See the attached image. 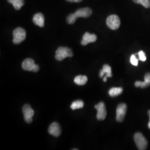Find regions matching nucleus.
I'll use <instances>...</instances> for the list:
<instances>
[{
	"instance_id": "nucleus-11",
	"label": "nucleus",
	"mask_w": 150,
	"mask_h": 150,
	"mask_svg": "<svg viewBox=\"0 0 150 150\" xmlns=\"http://www.w3.org/2000/svg\"><path fill=\"white\" fill-rule=\"evenodd\" d=\"M92 11L90 8L86 7L83 8H80L77 10L74 13L75 16L77 18L82 17V18H87L91 16Z\"/></svg>"
},
{
	"instance_id": "nucleus-1",
	"label": "nucleus",
	"mask_w": 150,
	"mask_h": 150,
	"mask_svg": "<svg viewBox=\"0 0 150 150\" xmlns=\"http://www.w3.org/2000/svg\"><path fill=\"white\" fill-rule=\"evenodd\" d=\"M73 52L70 48L64 47H59L56 51L55 59L57 61H61L66 57H72Z\"/></svg>"
},
{
	"instance_id": "nucleus-18",
	"label": "nucleus",
	"mask_w": 150,
	"mask_h": 150,
	"mask_svg": "<svg viewBox=\"0 0 150 150\" xmlns=\"http://www.w3.org/2000/svg\"><path fill=\"white\" fill-rule=\"evenodd\" d=\"M84 103L81 100H77L76 101L72 102V103L71 105V108L73 110H75L76 109H80L83 107Z\"/></svg>"
},
{
	"instance_id": "nucleus-7",
	"label": "nucleus",
	"mask_w": 150,
	"mask_h": 150,
	"mask_svg": "<svg viewBox=\"0 0 150 150\" xmlns=\"http://www.w3.org/2000/svg\"><path fill=\"white\" fill-rule=\"evenodd\" d=\"M22 111L25 122L27 123H31L32 122V117L35 113L32 107L28 104H26L23 106Z\"/></svg>"
},
{
	"instance_id": "nucleus-8",
	"label": "nucleus",
	"mask_w": 150,
	"mask_h": 150,
	"mask_svg": "<svg viewBox=\"0 0 150 150\" xmlns=\"http://www.w3.org/2000/svg\"><path fill=\"white\" fill-rule=\"evenodd\" d=\"M127 105L122 103L119 104L116 109V121L118 122H122L124 120L127 111Z\"/></svg>"
},
{
	"instance_id": "nucleus-14",
	"label": "nucleus",
	"mask_w": 150,
	"mask_h": 150,
	"mask_svg": "<svg viewBox=\"0 0 150 150\" xmlns=\"http://www.w3.org/2000/svg\"><path fill=\"white\" fill-rule=\"evenodd\" d=\"M105 74H106L107 77H111L112 76L111 67L108 64H104L103 66V69L102 70L100 71V77H103V75Z\"/></svg>"
},
{
	"instance_id": "nucleus-9",
	"label": "nucleus",
	"mask_w": 150,
	"mask_h": 150,
	"mask_svg": "<svg viewBox=\"0 0 150 150\" xmlns=\"http://www.w3.org/2000/svg\"><path fill=\"white\" fill-rule=\"evenodd\" d=\"M48 133L54 137H59L61 134V129L59 124L53 122L50 125L48 129Z\"/></svg>"
},
{
	"instance_id": "nucleus-19",
	"label": "nucleus",
	"mask_w": 150,
	"mask_h": 150,
	"mask_svg": "<svg viewBox=\"0 0 150 150\" xmlns=\"http://www.w3.org/2000/svg\"><path fill=\"white\" fill-rule=\"evenodd\" d=\"M133 1L136 4L142 5L145 8H149L150 7V0H133Z\"/></svg>"
},
{
	"instance_id": "nucleus-20",
	"label": "nucleus",
	"mask_w": 150,
	"mask_h": 150,
	"mask_svg": "<svg viewBox=\"0 0 150 150\" xmlns=\"http://www.w3.org/2000/svg\"><path fill=\"white\" fill-rule=\"evenodd\" d=\"M77 17H76L74 13H71L67 17V22L69 24H74L77 20Z\"/></svg>"
},
{
	"instance_id": "nucleus-13",
	"label": "nucleus",
	"mask_w": 150,
	"mask_h": 150,
	"mask_svg": "<svg viewBox=\"0 0 150 150\" xmlns=\"http://www.w3.org/2000/svg\"><path fill=\"white\" fill-rule=\"evenodd\" d=\"M33 23L40 27H43L45 25V18L41 13H38L33 17Z\"/></svg>"
},
{
	"instance_id": "nucleus-22",
	"label": "nucleus",
	"mask_w": 150,
	"mask_h": 150,
	"mask_svg": "<svg viewBox=\"0 0 150 150\" xmlns=\"http://www.w3.org/2000/svg\"><path fill=\"white\" fill-rule=\"evenodd\" d=\"M138 54L139 56V59L141 61H145L146 60V57L143 51H140L138 53Z\"/></svg>"
},
{
	"instance_id": "nucleus-2",
	"label": "nucleus",
	"mask_w": 150,
	"mask_h": 150,
	"mask_svg": "<svg viewBox=\"0 0 150 150\" xmlns=\"http://www.w3.org/2000/svg\"><path fill=\"white\" fill-rule=\"evenodd\" d=\"M13 42L14 44H19L23 41L26 37V31L21 27H17L13 32Z\"/></svg>"
},
{
	"instance_id": "nucleus-10",
	"label": "nucleus",
	"mask_w": 150,
	"mask_h": 150,
	"mask_svg": "<svg viewBox=\"0 0 150 150\" xmlns=\"http://www.w3.org/2000/svg\"><path fill=\"white\" fill-rule=\"evenodd\" d=\"M96 40L97 36L95 34H90L88 32H86L82 37L81 43L83 46H86L88 43L95 42Z\"/></svg>"
},
{
	"instance_id": "nucleus-17",
	"label": "nucleus",
	"mask_w": 150,
	"mask_h": 150,
	"mask_svg": "<svg viewBox=\"0 0 150 150\" xmlns=\"http://www.w3.org/2000/svg\"><path fill=\"white\" fill-rule=\"evenodd\" d=\"M123 92V88L122 87H113L111 88L109 92V95L111 97H116L121 95Z\"/></svg>"
},
{
	"instance_id": "nucleus-4",
	"label": "nucleus",
	"mask_w": 150,
	"mask_h": 150,
	"mask_svg": "<svg viewBox=\"0 0 150 150\" xmlns=\"http://www.w3.org/2000/svg\"><path fill=\"white\" fill-rule=\"evenodd\" d=\"M22 67L23 70L27 71H32L33 72H37L40 70L39 66L35 64L33 59H25L22 64Z\"/></svg>"
},
{
	"instance_id": "nucleus-25",
	"label": "nucleus",
	"mask_w": 150,
	"mask_h": 150,
	"mask_svg": "<svg viewBox=\"0 0 150 150\" xmlns=\"http://www.w3.org/2000/svg\"><path fill=\"white\" fill-rule=\"evenodd\" d=\"M107 77L106 76H105L104 77H103V82H106V81H107Z\"/></svg>"
},
{
	"instance_id": "nucleus-12",
	"label": "nucleus",
	"mask_w": 150,
	"mask_h": 150,
	"mask_svg": "<svg viewBox=\"0 0 150 150\" xmlns=\"http://www.w3.org/2000/svg\"><path fill=\"white\" fill-rule=\"evenodd\" d=\"M150 73H147L145 75V80L144 82L137 81L134 83L136 87H141V88H145L150 86Z\"/></svg>"
},
{
	"instance_id": "nucleus-6",
	"label": "nucleus",
	"mask_w": 150,
	"mask_h": 150,
	"mask_svg": "<svg viewBox=\"0 0 150 150\" xmlns=\"http://www.w3.org/2000/svg\"><path fill=\"white\" fill-rule=\"evenodd\" d=\"M95 108L97 110V119L98 121L104 120L107 115V111L105 107V105L103 102H99L97 105L95 106Z\"/></svg>"
},
{
	"instance_id": "nucleus-5",
	"label": "nucleus",
	"mask_w": 150,
	"mask_h": 150,
	"mask_svg": "<svg viewBox=\"0 0 150 150\" xmlns=\"http://www.w3.org/2000/svg\"><path fill=\"white\" fill-rule=\"evenodd\" d=\"M106 24L107 26L111 30H116L120 26V20L118 16L112 15L107 17Z\"/></svg>"
},
{
	"instance_id": "nucleus-23",
	"label": "nucleus",
	"mask_w": 150,
	"mask_h": 150,
	"mask_svg": "<svg viewBox=\"0 0 150 150\" xmlns=\"http://www.w3.org/2000/svg\"><path fill=\"white\" fill-rule=\"evenodd\" d=\"M70 2H80L82 0H66Z\"/></svg>"
},
{
	"instance_id": "nucleus-3",
	"label": "nucleus",
	"mask_w": 150,
	"mask_h": 150,
	"mask_svg": "<svg viewBox=\"0 0 150 150\" xmlns=\"http://www.w3.org/2000/svg\"><path fill=\"white\" fill-rule=\"evenodd\" d=\"M135 144L138 149L139 150H145L147 149L148 142L143 134L139 132L136 133L134 137Z\"/></svg>"
},
{
	"instance_id": "nucleus-16",
	"label": "nucleus",
	"mask_w": 150,
	"mask_h": 150,
	"mask_svg": "<svg viewBox=\"0 0 150 150\" xmlns=\"http://www.w3.org/2000/svg\"><path fill=\"white\" fill-rule=\"evenodd\" d=\"M8 2L11 4L15 9L16 10H19L22 7L25 5L24 0H7Z\"/></svg>"
},
{
	"instance_id": "nucleus-24",
	"label": "nucleus",
	"mask_w": 150,
	"mask_h": 150,
	"mask_svg": "<svg viewBox=\"0 0 150 150\" xmlns=\"http://www.w3.org/2000/svg\"><path fill=\"white\" fill-rule=\"evenodd\" d=\"M148 115H149V117H150V121H149V124H148V127H149V129H150V110H149V111H148Z\"/></svg>"
},
{
	"instance_id": "nucleus-21",
	"label": "nucleus",
	"mask_w": 150,
	"mask_h": 150,
	"mask_svg": "<svg viewBox=\"0 0 150 150\" xmlns=\"http://www.w3.org/2000/svg\"><path fill=\"white\" fill-rule=\"evenodd\" d=\"M138 61L139 60L137 59L136 56L134 54H132V56H131V59H130V62L131 63V64L135 66H138Z\"/></svg>"
},
{
	"instance_id": "nucleus-15",
	"label": "nucleus",
	"mask_w": 150,
	"mask_h": 150,
	"mask_svg": "<svg viewBox=\"0 0 150 150\" xmlns=\"http://www.w3.org/2000/svg\"><path fill=\"white\" fill-rule=\"evenodd\" d=\"M88 80L87 77L86 76L79 75L75 77L74 79V82L76 85L79 86H82L85 85Z\"/></svg>"
}]
</instances>
